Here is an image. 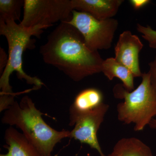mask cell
Masks as SVG:
<instances>
[{
	"label": "cell",
	"instance_id": "cell-1",
	"mask_svg": "<svg viewBox=\"0 0 156 156\" xmlns=\"http://www.w3.org/2000/svg\"><path fill=\"white\" fill-rule=\"evenodd\" d=\"M40 53L45 63L76 82L101 72L104 60L98 51L87 48L80 33L66 22H60L49 34Z\"/></svg>",
	"mask_w": 156,
	"mask_h": 156
},
{
	"label": "cell",
	"instance_id": "cell-2",
	"mask_svg": "<svg viewBox=\"0 0 156 156\" xmlns=\"http://www.w3.org/2000/svg\"><path fill=\"white\" fill-rule=\"evenodd\" d=\"M43 115L31 98L26 95L19 102L14 101L5 111L2 122L19 128L41 156H51L57 143L69 138L70 131H57L51 128L43 119Z\"/></svg>",
	"mask_w": 156,
	"mask_h": 156
},
{
	"label": "cell",
	"instance_id": "cell-3",
	"mask_svg": "<svg viewBox=\"0 0 156 156\" xmlns=\"http://www.w3.org/2000/svg\"><path fill=\"white\" fill-rule=\"evenodd\" d=\"M47 28L43 26L38 25L25 27L17 24L14 20H0V34L5 37L9 46V59L8 64L0 78V96L10 97L16 95L13 92L10 84L11 74L16 72L17 77L24 80L29 85L34 86L33 89H40L44 85L42 81L37 77H32L24 71L23 68V55L27 49L34 48V45L32 36L40 37Z\"/></svg>",
	"mask_w": 156,
	"mask_h": 156
},
{
	"label": "cell",
	"instance_id": "cell-4",
	"mask_svg": "<svg viewBox=\"0 0 156 156\" xmlns=\"http://www.w3.org/2000/svg\"><path fill=\"white\" fill-rule=\"evenodd\" d=\"M142 79L141 83L131 92L120 84L113 89L115 97L124 100L117 105L118 119L127 125L134 124L135 131H143L156 116V91L149 73H143Z\"/></svg>",
	"mask_w": 156,
	"mask_h": 156
},
{
	"label": "cell",
	"instance_id": "cell-5",
	"mask_svg": "<svg viewBox=\"0 0 156 156\" xmlns=\"http://www.w3.org/2000/svg\"><path fill=\"white\" fill-rule=\"evenodd\" d=\"M66 22L79 30L87 48L93 51L111 48L119 25L116 19L98 20L88 13L76 10L73 11L70 20Z\"/></svg>",
	"mask_w": 156,
	"mask_h": 156
},
{
	"label": "cell",
	"instance_id": "cell-6",
	"mask_svg": "<svg viewBox=\"0 0 156 156\" xmlns=\"http://www.w3.org/2000/svg\"><path fill=\"white\" fill-rule=\"evenodd\" d=\"M23 18L25 27L38 25L47 28L58 22H68L73 11L71 0H24Z\"/></svg>",
	"mask_w": 156,
	"mask_h": 156
},
{
	"label": "cell",
	"instance_id": "cell-7",
	"mask_svg": "<svg viewBox=\"0 0 156 156\" xmlns=\"http://www.w3.org/2000/svg\"><path fill=\"white\" fill-rule=\"evenodd\" d=\"M109 106L103 103L97 108L80 116L76 120L70 137L86 144L96 150L100 156H105L97 138V132L104 120Z\"/></svg>",
	"mask_w": 156,
	"mask_h": 156
},
{
	"label": "cell",
	"instance_id": "cell-8",
	"mask_svg": "<svg viewBox=\"0 0 156 156\" xmlns=\"http://www.w3.org/2000/svg\"><path fill=\"white\" fill-rule=\"evenodd\" d=\"M144 45L136 35L129 30L122 33L115 48V58L130 70L134 77H142L140 68L139 54Z\"/></svg>",
	"mask_w": 156,
	"mask_h": 156
},
{
	"label": "cell",
	"instance_id": "cell-9",
	"mask_svg": "<svg viewBox=\"0 0 156 156\" xmlns=\"http://www.w3.org/2000/svg\"><path fill=\"white\" fill-rule=\"evenodd\" d=\"M124 2L123 0H71L73 10L88 13L98 20L115 16Z\"/></svg>",
	"mask_w": 156,
	"mask_h": 156
},
{
	"label": "cell",
	"instance_id": "cell-10",
	"mask_svg": "<svg viewBox=\"0 0 156 156\" xmlns=\"http://www.w3.org/2000/svg\"><path fill=\"white\" fill-rule=\"evenodd\" d=\"M104 103L103 95L99 89L88 88L80 92L69 109V123L74 126L79 117L95 109Z\"/></svg>",
	"mask_w": 156,
	"mask_h": 156
},
{
	"label": "cell",
	"instance_id": "cell-11",
	"mask_svg": "<svg viewBox=\"0 0 156 156\" xmlns=\"http://www.w3.org/2000/svg\"><path fill=\"white\" fill-rule=\"evenodd\" d=\"M5 140L8 152L0 156H41L25 136L12 126L6 129Z\"/></svg>",
	"mask_w": 156,
	"mask_h": 156
},
{
	"label": "cell",
	"instance_id": "cell-12",
	"mask_svg": "<svg viewBox=\"0 0 156 156\" xmlns=\"http://www.w3.org/2000/svg\"><path fill=\"white\" fill-rule=\"evenodd\" d=\"M107 156H154L148 146L134 137L122 138Z\"/></svg>",
	"mask_w": 156,
	"mask_h": 156
},
{
	"label": "cell",
	"instance_id": "cell-13",
	"mask_svg": "<svg viewBox=\"0 0 156 156\" xmlns=\"http://www.w3.org/2000/svg\"><path fill=\"white\" fill-rule=\"evenodd\" d=\"M101 72L109 80L117 77L122 82L123 87L129 92L134 89V76L128 68L115 58H109L103 61Z\"/></svg>",
	"mask_w": 156,
	"mask_h": 156
},
{
	"label": "cell",
	"instance_id": "cell-14",
	"mask_svg": "<svg viewBox=\"0 0 156 156\" xmlns=\"http://www.w3.org/2000/svg\"><path fill=\"white\" fill-rule=\"evenodd\" d=\"M24 0H0V20H19Z\"/></svg>",
	"mask_w": 156,
	"mask_h": 156
},
{
	"label": "cell",
	"instance_id": "cell-15",
	"mask_svg": "<svg viewBox=\"0 0 156 156\" xmlns=\"http://www.w3.org/2000/svg\"><path fill=\"white\" fill-rule=\"evenodd\" d=\"M136 29L142 34V37L147 41L150 48L156 49V30L150 26L145 27L139 23L136 25Z\"/></svg>",
	"mask_w": 156,
	"mask_h": 156
},
{
	"label": "cell",
	"instance_id": "cell-16",
	"mask_svg": "<svg viewBox=\"0 0 156 156\" xmlns=\"http://www.w3.org/2000/svg\"><path fill=\"white\" fill-rule=\"evenodd\" d=\"M150 69L148 73L150 76L151 83L156 91V54L154 58L149 63Z\"/></svg>",
	"mask_w": 156,
	"mask_h": 156
},
{
	"label": "cell",
	"instance_id": "cell-17",
	"mask_svg": "<svg viewBox=\"0 0 156 156\" xmlns=\"http://www.w3.org/2000/svg\"><path fill=\"white\" fill-rule=\"evenodd\" d=\"M9 57L4 49L0 48V73H2L3 71L8 64Z\"/></svg>",
	"mask_w": 156,
	"mask_h": 156
},
{
	"label": "cell",
	"instance_id": "cell-18",
	"mask_svg": "<svg viewBox=\"0 0 156 156\" xmlns=\"http://www.w3.org/2000/svg\"><path fill=\"white\" fill-rule=\"evenodd\" d=\"M133 8L138 10L144 7L150 2L149 0H131L129 1Z\"/></svg>",
	"mask_w": 156,
	"mask_h": 156
},
{
	"label": "cell",
	"instance_id": "cell-19",
	"mask_svg": "<svg viewBox=\"0 0 156 156\" xmlns=\"http://www.w3.org/2000/svg\"><path fill=\"white\" fill-rule=\"evenodd\" d=\"M149 126L152 129H155L156 130V119H154L151 121Z\"/></svg>",
	"mask_w": 156,
	"mask_h": 156
}]
</instances>
